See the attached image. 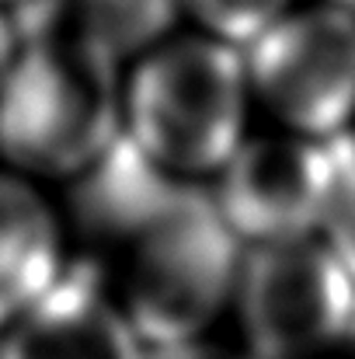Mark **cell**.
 I'll return each instance as SVG.
<instances>
[{"instance_id":"obj_1","label":"cell","mask_w":355,"mask_h":359,"mask_svg":"<svg viewBox=\"0 0 355 359\" xmlns=\"http://www.w3.org/2000/svg\"><path fill=\"white\" fill-rule=\"evenodd\" d=\"M18 35L0 84V168L35 185L77 182L122 136V67L49 21L28 18Z\"/></svg>"},{"instance_id":"obj_2","label":"cell","mask_w":355,"mask_h":359,"mask_svg":"<svg viewBox=\"0 0 355 359\" xmlns=\"http://www.w3.org/2000/svg\"><path fill=\"white\" fill-rule=\"evenodd\" d=\"M251 102L240 49L174 32L122 74V136L174 182H216L251 136Z\"/></svg>"},{"instance_id":"obj_3","label":"cell","mask_w":355,"mask_h":359,"mask_svg":"<svg viewBox=\"0 0 355 359\" xmlns=\"http://www.w3.org/2000/svg\"><path fill=\"white\" fill-rule=\"evenodd\" d=\"M122 248L125 269L116 297L146 353L202 342L234 307L244 248L209 189L181 185Z\"/></svg>"},{"instance_id":"obj_4","label":"cell","mask_w":355,"mask_h":359,"mask_svg":"<svg viewBox=\"0 0 355 359\" xmlns=\"http://www.w3.org/2000/svg\"><path fill=\"white\" fill-rule=\"evenodd\" d=\"M234 311L251 359H321L355 339V279L321 238L247 248Z\"/></svg>"},{"instance_id":"obj_5","label":"cell","mask_w":355,"mask_h":359,"mask_svg":"<svg viewBox=\"0 0 355 359\" xmlns=\"http://www.w3.org/2000/svg\"><path fill=\"white\" fill-rule=\"evenodd\" d=\"M251 98L282 133L331 143L355 126V11L303 4L244 49Z\"/></svg>"},{"instance_id":"obj_6","label":"cell","mask_w":355,"mask_h":359,"mask_svg":"<svg viewBox=\"0 0 355 359\" xmlns=\"http://www.w3.org/2000/svg\"><path fill=\"white\" fill-rule=\"evenodd\" d=\"M331 182V143H314L279 129L272 136H247L213 182L209 196L247 251L321 238Z\"/></svg>"},{"instance_id":"obj_7","label":"cell","mask_w":355,"mask_h":359,"mask_svg":"<svg viewBox=\"0 0 355 359\" xmlns=\"http://www.w3.org/2000/svg\"><path fill=\"white\" fill-rule=\"evenodd\" d=\"M0 359H146V346L95 262L70 258L53 290L0 332Z\"/></svg>"},{"instance_id":"obj_8","label":"cell","mask_w":355,"mask_h":359,"mask_svg":"<svg viewBox=\"0 0 355 359\" xmlns=\"http://www.w3.org/2000/svg\"><path fill=\"white\" fill-rule=\"evenodd\" d=\"M70 262L67 224L42 189L0 168V332L35 307Z\"/></svg>"},{"instance_id":"obj_9","label":"cell","mask_w":355,"mask_h":359,"mask_svg":"<svg viewBox=\"0 0 355 359\" xmlns=\"http://www.w3.org/2000/svg\"><path fill=\"white\" fill-rule=\"evenodd\" d=\"M25 18L60 25L118 67L136 63L178 32V0H32Z\"/></svg>"},{"instance_id":"obj_10","label":"cell","mask_w":355,"mask_h":359,"mask_svg":"<svg viewBox=\"0 0 355 359\" xmlns=\"http://www.w3.org/2000/svg\"><path fill=\"white\" fill-rule=\"evenodd\" d=\"M178 4L181 14L195 21V32L227 42L240 53L296 7L293 0H178Z\"/></svg>"},{"instance_id":"obj_11","label":"cell","mask_w":355,"mask_h":359,"mask_svg":"<svg viewBox=\"0 0 355 359\" xmlns=\"http://www.w3.org/2000/svg\"><path fill=\"white\" fill-rule=\"evenodd\" d=\"M331 164H335V182L321 241L345 262V269L355 279V133L331 140Z\"/></svg>"},{"instance_id":"obj_12","label":"cell","mask_w":355,"mask_h":359,"mask_svg":"<svg viewBox=\"0 0 355 359\" xmlns=\"http://www.w3.org/2000/svg\"><path fill=\"white\" fill-rule=\"evenodd\" d=\"M18 46H21V35H18V25H14V14L0 7V84L18 56Z\"/></svg>"},{"instance_id":"obj_13","label":"cell","mask_w":355,"mask_h":359,"mask_svg":"<svg viewBox=\"0 0 355 359\" xmlns=\"http://www.w3.org/2000/svg\"><path fill=\"white\" fill-rule=\"evenodd\" d=\"M146 359H230V356L209 349L206 342H192V346H178V349H157V353H146Z\"/></svg>"},{"instance_id":"obj_14","label":"cell","mask_w":355,"mask_h":359,"mask_svg":"<svg viewBox=\"0 0 355 359\" xmlns=\"http://www.w3.org/2000/svg\"><path fill=\"white\" fill-rule=\"evenodd\" d=\"M25 4H32V0H0V7H4V11H11V14H14L18 7H25Z\"/></svg>"}]
</instances>
